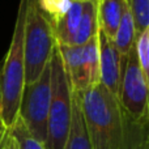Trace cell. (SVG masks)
Here are the masks:
<instances>
[{"mask_svg":"<svg viewBox=\"0 0 149 149\" xmlns=\"http://www.w3.org/2000/svg\"><path fill=\"white\" fill-rule=\"evenodd\" d=\"M74 93L92 149H137L148 143V126L131 120L101 82Z\"/></svg>","mask_w":149,"mask_h":149,"instance_id":"1","label":"cell"},{"mask_svg":"<svg viewBox=\"0 0 149 149\" xmlns=\"http://www.w3.org/2000/svg\"><path fill=\"white\" fill-rule=\"evenodd\" d=\"M26 0H20L13 28L12 41L0 63V118L9 130L18 118L22 90L25 86L24 38H25Z\"/></svg>","mask_w":149,"mask_h":149,"instance_id":"2","label":"cell"},{"mask_svg":"<svg viewBox=\"0 0 149 149\" xmlns=\"http://www.w3.org/2000/svg\"><path fill=\"white\" fill-rule=\"evenodd\" d=\"M51 68V100L47 120V149H64L72 120L73 90L56 45L50 59Z\"/></svg>","mask_w":149,"mask_h":149,"instance_id":"3","label":"cell"},{"mask_svg":"<svg viewBox=\"0 0 149 149\" xmlns=\"http://www.w3.org/2000/svg\"><path fill=\"white\" fill-rule=\"evenodd\" d=\"M51 100V68L50 63L41 76L22 90L18 118L36 139L45 144L47 137V120Z\"/></svg>","mask_w":149,"mask_h":149,"instance_id":"4","label":"cell"},{"mask_svg":"<svg viewBox=\"0 0 149 149\" xmlns=\"http://www.w3.org/2000/svg\"><path fill=\"white\" fill-rule=\"evenodd\" d=\"M148 84L149 80L143 73L132 47L123 59L118 100L126 115L135 123L143 126H148L149 119Z\"/></svg>","mask_w":149,"mask_h":149,"instance_id":"5","label":"cell"},{"mask_svg":"<svg viewBox=\"0 0 149 149\" xmlns=\"http://www.w3.org/2000/svg\"><path fill=\"white\" fill-rule=\"evenodd\" d=\"M97 42L100 82L118 97L124 56L119 54L113 39L106 37L102 31H100V29L97 33Z\"/></svg>","mask_w":149,"mask_h":149,"instance_id":"6","label":"cell"},{"mask_svg":"<svg viewBox=\"0 0 149 149\" xmlns=\"http://www.w3.org/2000/svg\"><path fill=\"white\" fill-rule=\"evenodd\" d=\"M126 4V0H97L98 29L110 39L115 37Z\"/></svg>","mask_w":149,"mask_h":149,"instance_id":"7","label":"cell"},{"mask_svg":"<svg viewBox=\"0 0 149 149\" xmlns=\"http://www.w3.org/2000/svg\"><path fill=\"white\" fill-rule=\"evenodd\" d=\"M82 8H84V1H74L73 0L67 13L52 26L54 37L58 45L73 46L74 37H76L80 21H81Z\"/></svg>","mask_w":149,"mask_h":149,"instance_id":"8","label":"cell"},{"mask_svg":"<svg viewBox=\"0 0 149 149\" xmlns=\"http://www.w3.org/2000/svg\"><path fill=\"white\" fill-rule=\"evenodd\" d=\"M100 82L97 36L81 46V90ZM80 90V92H81Z\"/></svg>","mask_w":149,"mask_h":149,"instance_id":"9","label":"cell"},{"mask_svg":"<svg viewBox=\"0 0 149 149\" xmlns=\"http://www.w3.org/2000/svg\"><path fill=\"white\" fill-rule=\"evenodd\" d=\"M64 149H92L89 137L86 134L82 115L80 111V105L77 101V95L73 92V103H72V120H71L70 135Z\"/></svg>","mask_w":149,"mask_h":149,"instance_id":"10","label":"cell"},{"mask_svg":"<svg viewBox=\"0 0 149 149\" xmlns=\"http://www.w3.org/2000/svg\"><path fill=\"white\" fill-rule=\"evenodd\" d=\"M98 33V21H97V0L84 1L82 16L80 21L79 30L74 37L73 46H82L90 39H93Z\"/></svg>","mask_w":149,"mask_h":149,"instance_id":"11","label":"cell"},{"mask_svg":"<svg viewBox=\"0 0 149 149\" xmlns=\"http://www.w3.org/2000/svg\"><path fill=\"white\" fill-rule=\"evenodd\" d=\"M135 38H136V30H135L134 25V18H132L128 4H126L120 22H119V26L116 29L115 37L113 39L122 56H126L131 51V49L135 45Z\"/></svg>","mask_w":149,"mask_h":149,"instance_id":"12","label":"cell"},{"mask_svg":"<svg viewBox=\"0 0 149 149\" xmlns=\"http://www.w3.org/2000/svg\"><path fill=\"white\" fill-rule=\"evenodd\" d=\"M10 136L15 140L16 149H47L42 141L33 136L24 126L22 120L17 118L16 123L8 130Z\"/></svg>","mask_w":149,"mask_h":149,"instance_id":"13","label":"cell"},{"mask_svg":"<svg viewBox=\"0 0 149 149\" xmlns=\"http://www.w3.org/2000/svg\"><path fill=\"white\" fill-rule=\"evenodd\" d=\"M131 10L136 34L149 29V0H126Z\"/></svg>","mask_w":149,"mask_h":149,"instance_id":"14","label":"cell"},{"mask_svg":"<svg viewBox=\"0 0 149 149\" xmlns=\"http://www.w3.org/2000/svg\"><path fill=\"white\" fill-rule=\"evenodd\" d=\"M134 49L140 68L144 76L149 80V29L136 34Z\"/></svg>","mask_w":149,"mask_h":149,"instance_id":"15","label":"cell"},{"mask_svg":"<svg viewBox=\"0 0 149 149\" xmlns=\"http://www.w3.org/2000/svg\"><path fill=\"white\" fill-rule=\"evenodd\" d=\"M0 149H16L15 140H13V137L10 136V134L8 132V130H7V134H5L4 139H3L1 145H0Z\"/></svg>","mask_w":149,"mask_h":149,"instance_id":"16","label":"cell"},{"mask_svg":"<svg viewBox=\"0 0 149 149\" xmlns=\"http://www.w3.org/2000/svg\"><path fill=\"white\" fill-rule=\"evenodd\" d=\"M5 134H7V128H5V126H4V124H3L1 118H0V145H1L3 139H4Z\"/></svg>","mask_w":149,"mask_h":149,"instance_id":"17","label":"cell"},{"mask_svg":"<svg viewBox=\"0 0 149 149\" xmlns=\"http://www.w3.org/2000/svg\"><path fill=\"white\" fill-rule=\"evenodd\" d=\"M137 149H149V143H145L144 145H141V147L137 148Z\"/></svg>","mask_w":149,"mask_h":149,"instance_id":"18","label":"cell"},{"mask_svg":"<svg viewBox=\"0 0 149 149\" xmlns=\"http://www.w3.org/2000/svg\"><path fill=\"white\" fill-rule=\"evenodd\" d=\"M74 1H89V0H74Z\"/></svg>","mask_w":149,"mask_h":149,"instance_id":"19","label":"cell"}]
</instances>
